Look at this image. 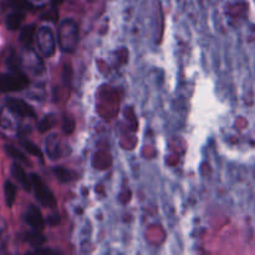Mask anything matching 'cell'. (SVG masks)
Wrapping results in <instances>:
<instances>
[{
    "label": "cell",
    "mask_w": 255,
    "mask_h": 255,
    "mask_svg": "<svg viewBox=\"0 0 255 255\" xmlns=\"http://www.w3.org/2000/svg\"><path fill=\"white\" fill-rule=\"evenodd\" d=\"M30 81L25 74H22L19 69H12L10 72L0 75V92L9 94V92H17L26 89Z\"/></svg>",
    "instance_id": "obj_1"
},
{
    "label": "cell",
    "mask_w": 255,
    "mask_h": 255,
    "mask_svg": "<svg viewBox=\"0 0 255 255\" xmlns=\"http://www.w3.org/2000/svg\"><path fill=\"white\" fill-rule=\"evenodd\" d=\"M32 184V191H34L35 197H36L37 202L41 204L42 207H55L56 206V198L54 197L52 192L50 191L41 179V177L36 173L30 174Z\"/></svg>",
    "instance_id": "obj_2"
},
{
    "label": "cell",
    "mask_w": 255,
    "mask_h": 255,
    "mask_svg": "<svg viewBox=\"0 0 255 255\" xmlns=\"http://www.w3.org/2000/svg\"><path fill=\"white\" fill-rule=\"evenodd\" d=\"M5 107L12 114L17 115L20 117H35V111L29 104L20 99L15 97H7L5 100Z\"/></svg>",
    "instance_id": "obj_3"
},
{
    "label": "cell",
    "mask_w": 255,
    "mask_h": 255,
    "mask_svg": "<svg viewBox=\"0 0 255 255\" xmlns=\"http://www.w3.org/2000/svg\"><path fill=\"white\" fill-rule=\"evenodd\" d=\"M37 44L45 56H51L55 52V41L52 36V31L49 27L44 26L37 32Z\"/></svg>",
    "instance_id": "obj_4"
},
{
    "label": "cell",
    "mask_w": 255,
    "mask_h": 255,
    "mask_svg": "<svg viewBox=\"0 0 255 255\" xmlns=\"http://www.w3.org/2000/svg\"><path fill=\"white\" fill-rule=\"evenodd\" d=\"M25 222L32 228V231L42 232L45 228V221L42 218V214L36 206L31 204L25 212Z\"/></svg>",
    "instance_id": "obj_5"
},
{
    "label": "cell",
    "mask_w": 255,
    "mask_h": 255,
    "mask_svg": "<svg viewBox=\"0 0 255 255\" xmlns=\"http://www.w3.org/2000/svg\"><path fill=\"white\" fill-rule=\"evenodd\" d=\"M10 172H11V176L14 177L15 181L22 187V189L26 192H30L32 189L31 184V178L27 176V173L25 172V169L21 167V163L19 162H14L11 164V168H10Z\"/></svg>",
    "instance_id": "obj_6"
},
{
    "label": "cell",
    "mask_w": 255,
    "mask_h": 255,
    "mask_svg": "<svg viewBox=\"0 0 255 255\" xmlns=\"http://www.w3.org/2000/svg\"><path fill=\"white\" fill-rule=\"evenodd\" d=\"M25 19V12L21 11V10H15V11L10 12L6 16V20H5V25H6L7 30H17L20 26H21L22 21Z\"/></svg>",
    "instance_id": "obj_7"
},
{
    "label": "cell",
    "mask_w": 255,
    "mask_h": 255,
    "mask_svg": "<svg viewBox=\"0 0 255 255\" xmlns=\"http://www.w3.org/2000/svg\"><path fill=\"white\" fill-rule=\"evenodd\" d=\"M4 149H5V152H6L7 156L11 157L12 159H15V161L19 162V163L25 164V166H30V164H31L30 159L27 158V157L25 156L21 151H19L16 147L11 146V144H5Z\"/></svg>",
    "instance_id": "obj_8"
},
{
    "label": "cell",
    "mask_w": 255,
    "mask_h": 255,
    "mask_svg": "<svg viewBox=\"0 0 255 255\" xmlns=\"http://www.w3.org/2000/svg\"><path fill=\"white\" fill-rule=\"evenodd\" d=\"M35 31H36V27L35 25H26L21 29V32H20V42L24 45L25 47H30L34 42V37H35Z\"/></svg>",
    "instance_id": "obj_9"
},
{
    "label": "cell",
    "mask_w": 255,
    "mask_h": 255,
    "mask_svg": "<svg viewBox=\"0 0 255 255\" xmlns=\"http://www.w3.org/2000/svg\"><path fill=\"white\" fill-rule=\"evenodd\" d=\"M16 192L17 188L11 181H5L4 183V196H5V203L6 207H12L15 199H16Z\"/></svg>",
    "instance_id": "obj_10"
},
{
    "label": "cell",
    "mask_w": 255,
    "mask_h": 255,
    "mask_svg": "<svg viewBox=\"0 0 255 255\" xmlns=\"http://www.w3.org/2000/svg\"><path fill=\"white\" fill-rule=\"evenodd\" d=\"M25 239H26V242L30 244V246L34 247V248L36 249L40 248V247L46 242V239H45V237L42 236L41 232H37V231H32L31 233H27L26 237H25Z\"/></svg>",
    "instance_id": "obj_11"
},
{
    "label": "cell",
    "mask_w": 255,
    "mask_h": 255,
    "mask_svg": "<svg viewBox=\"0 0 255 255\" xmlns=\"http://www.w3.org/2000/svg\"><path fill=\"white\" fill-rule=\"evenodd\" d=\"M52 172H54L56 178L59 179V182H61V183H69V182L74 181L75 178L72 172H70L69 169L66 168H62V167H55V168L52 169Z\"/></svg>",
    "instance_id": "obj_12"
},
{
    "label": "cell",
    "mask_w": 255,
    "mask_h": 255,
    "mask_svg": "<svg viewBox=\"0 0 255 255\" xmlns=\"http://www.w3.org/2000/svg\"><path fill=\"white\" fill-rule=\"evenodd\" d=\"M20 144H21L22 148H24L26 152H29L30 154H32V156H35V157H37V158L42 159L41 149H40L39 147L36 146V144L32 143L31 141H29V139H21V141H20Z\"/></svg>",
    "instance_id": "obj_13"
},
{
    "label": "cell",
    "mask_w": 255,
    "mask_h": 255,
    "mask_svg": "<svg viewBox=\"0 0 255 255\" xmlns=\"http://www.w3.org/2000/svg\"><path fill=\"white\" fill-rule=\"evenodd\" d=\"M52 126H54V117H52V115H47V116H45L44 119L40 121L39 131L44 133V132L49 131Z\"/></svg>",
    "instance_id": "obj_14"
},
{
    "label": "cell",
    "mask_w": 255,
    "mask_h": 255,
    "mask_svg": "<svg viewBox=\"0 0 255 255\" xmlns=\"http://www.w3.org/2000/svg\"><path fill=\"white\" fill-rule=\"evenodd\" d=\"M62 129L66 134H71L75 129V121L71 116L65 115L64 120H62Z\"/></svg>",
    "instance_id": "obj_15"
},
{
    "label": "cell",
    "mask_w": 255,
    "mask_h": 255,
    "mask_svg": "<svg viewBox=\"0 0 255 255\" xmlns=\"http://www.w3.org/2000/svg\"><path fill=\"white\" fill-rule=\"evenodd\" d=\"M47 221H49V224L50 226H52V227H55V226H57V224L60 223V217H59V214H51V216H50V218L47 219Z\"/></svg>",
    "instance_id": "obj_16"
},
{
    "label": "cell",
    "mask_w": 255,
    "mask_h": 255,
    "mask_svg": "<svg viewBox=\"0 0 255 255\" xmlns=\"http://www.w3.org/2000/svg\"><path fill=\"white\" fill-rule=\"evenodd\" d=\"M61 1L62 0H52V5H54V6H57V5H59Z\"/></svg>",
    "instance_id": "obj_17"
}]
</instances>
